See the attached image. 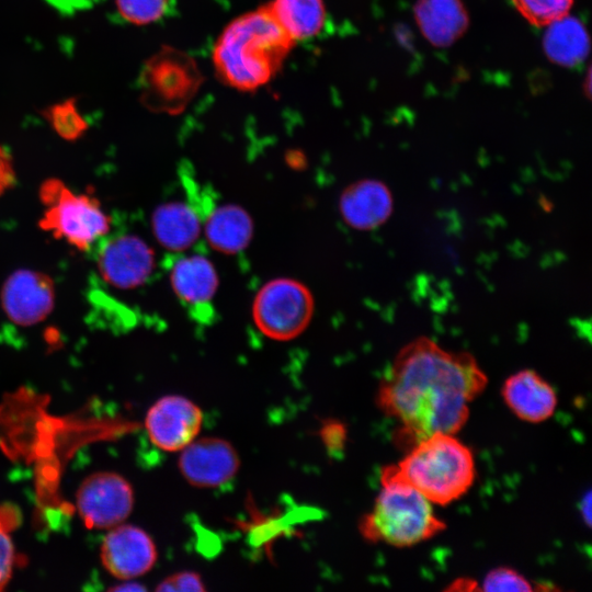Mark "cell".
<instances>
[{
	"label": "cell",
	"mask_w": 592,
	"mask_h": 592,
	"mask_svg": "<svg viewBox=\"0 0 592 592\" xmlns=\"http://www.w3.org/2000/svg\"><path fill=\"white\" fill-rule=\"evenodd\" d=\"M380 477L411 486L432 504L446 505L473 486L475 457L455 434L437 432L407 449L397 464L384 467Z\"/></svg>",
	"instance_id": "obj_3"
},
{
	"label": "cell",
	"mask_w": 592,
	"mask_h": 592,
	"mask_svg": "<svg viewBox=\"0 0 592 592\" xmlns=\"http://www.w3.org/2000/svg\"><path fill=\"white\" fill-rule=\"evenodd\" d=\"M170 282L174 294L197 320H208L212 300L218 286L214 264L204 255L179 257L170 266Z\"/></svg>",
	"instance_id": "obj_14"
},
{
	"label": "cell",
	"mask_w": 592,
	"mask_h": 592,
	"mask_svg": "<svg viewBox=\"0 0 592 592\" xmlns=\"http://www.w3.org/2000/svg\"><path fill=\"white\" fill-rule=\"evenodd\" d=\"M1 297L4 311L13 322L31 326L50 312L55 292L48 276L35 271L19 270L5 281Z\"/></svg>",
	"instance_id": "obj_13"
},
{
	"label": "cell",
	"mask_w": 592,
	"mask_h": 592,
	"mask_svg": "<svg viewBox=\"0 0 592 592\" xmlns=\"http://www.w3.org/2000/svg\"><path fill=\"white\" fill-rule=\"evenodd\" d=\"M512 2L531 24L546 26L568 15L573 0H512Z\"/></svg>",
	"instance_id": "obj_22"
},
{
	"label": "cell",
	"mask_w": 592,
	"mask_h": 592,
	"mask_svg": "<svg viewBox=\"0 0 592 592\" xmlns=\"http://www.w3.org/2000/svg\"><path fill=\"white\" fill-rule=\"evenodd\" d=\"M52 122L59 134L73 137L83 129V121L72 104L64 103L52 110Z\"/></svg>",
	"instance_id": "obj_25"
},
{
	"label": "cell",
	"mask_w": 592,
	"mask_h": 592,
	"mask_svg": "<svg viewBox=\"0 0 592 592\" xmlns=\"http://www.w3.org/2000/svg\"><path fill=\"white\" fill-rule=\"evenodd\" d=\"M45 212L39 226L78 250L93 249L103 239L111 219L98 200L77 194L59 180H47L39 190Z\"/></svg>",
	"instance_id": "obj_5"
},
{
	"label": "cell",
	"mask_w": 592,
	"mask_h": 592,
	"mask_svg": "<svg viewBox=\"0 0 592 592\" xmlns=\"http://www.w3.org/2000/svg\"><path fill=\"white\" fill-rule=\"evenodd\" d=\"M115 3L126 21L145 25L164 16L170 9L171 0H115Z\"/></svg>",
	"instance_id": "obj_23"
},
{
	"label": "cell",
	"mask_w": 592,
	"mask_h": 592,
	"mask_svg": "<svg viewBox=\"0 0 592 592\" xmlns=\"http://www.w3.org/2000/svg\"><path fill=\"white\" fill-rule=\"evenodd\" d=\"M543 47L553 62L576 67L588 56L589 36L578 19L566 15L548 25Z\"/></svg>",
	"instance_id": "obj_20"
},
{
	"label": "cell",
	"mask_w": 592,
	"mask_h": 592,
	"mask_svg": "<svg viewBox=\"0 0 592 592\" xmlns=\"http://www.w3.org/2000/svg\"><path fill=\"white\" fill-rule=\"evenodd\" d=\"M414 16L424 37L436 47L454 44L469 24L460 0H418Z\"/></svg>",
	"instance_id": "obj_18"
},
{
	"label": "cell",
	"mask_w": 592,
	"mask_h": 592,
	"mask_svg": "<svg viewBox=\"0 0 592 592\" xmlns=\"http://www.w3.org/2000/svg\"><path fill=\"white\" fill-rule=\"evenodd\" d=\"M94 248L101 276L115 287H137L145 284L152 274L153 252L137 236L121 235L110 239L104 237Z\"/></svg>",
	"instance_id": "obj_9"
},
{
	"label": "cell",
	"mask_w": 592,
	"mask_h": 592,
	"mask_svg": "<svg viewBox=\"0 0 592 592\" xmlns=\"http://www.w3.org/2000/svg\"><path fill=\"white\" fill-rule=\"evenodd\" d=\"M14 546L4 526L0 525V590L9 582L14 566Z\"/></svg>",
	"instance_id": "obj_27"
},
{
	"label": "cell",
	"mask_w": 592,
	"mask_h": 592,
	"mask_svg": "<svg viewBox=\"0 0 592 592\" xmlns=\"http://www.w3.org/2000/svg\"><path fill=\"white\" fill-rule=\"evenodd\" d=\"M314 312L310 291L289 277L269 281L257 293L252 318L267 338L287 341L298 337L309 325Z\"/></svg>",
	"instance_id": "obj_7"
},
{
	"label": "cell",
	"mask_w": 592,
	"mask_h": 592,
	"mask_svg": "<svg viewBox=\"0 0 592 592\" xmlns=\"http://www.w3.org/2000/svg\"><path fill=\"white\" fill-rule=\"evenodd\" d=\"M181 452L180 473L196 488L220 487L229 482L240 467L237 451L228 441L220 437L194 440Z\"/></svg>",
	"instance_id": "obj_11"
},
{
	"label": "cell",
	"mask_w": 592,
	"mask_h": 592,
	"mask_svg": "<svg viewBox=\"0 0 592 592\" xmlns=\"http://www.w3.org/2000/svg\"><path fill=\"white\" fill-rule=\"evenodd\" d=\"M203 81L195 60L182 50L164 47L147 60L141 76V98L153 111L180 113Z\"/></svg>",
	"instance_id": "obj_6"
},
{
	"label": "cell",
	"mask_w": 592,
	"mask_h": 592,
	"mask_svg": "<svg viewBox=\"0 0 592 592\" xmlns=\"http://www.w3.org/2000/svg\"><path fill=\"white\" fill-rule=\"evenodd\" d=\"M382 489L371 512L360 521L364 539L394 547H411L446 528L432 503L411 486L380 477Z\"/></svg>",
	"instance_id": "obj_4"
},
{
	"label": "cell",
	"mask_w": 592,
	"mask_h": 592,
	"mask_svg": "<svg viewBox=\"0 0 592 592\" xmlns=\"http://www.w3.org/2000/svg\"><path fill=\"white\" fill-rule=\"evenodd\" d=\"M266 4L276 22L295 42L316 36L326 23L323 0H272Z\"/></svg>",
	"instance_id": "obj_21"
},
{
	"label": "cell",
	"mask_w": 592,
	"mask_h": 592,
	"mask_svg": "<svg viewBox=\"0 0 592 592\" xmlns=\"http://www.w3.org/2000/svg\"><path fill=\"white\" fill-rule=\"evenodd\" d=\"M483 591H534L533 583L523 574L509 567L491 569L482 580Z\"/></svg>",
	"instance_id": "obj_24"
},
{
	"label": "cell",
	"mask_w": 592,
	"mask_h": 592,
	"mask_svg": "<svg viewBox=\"0 0 592 592\" xmlns=\"http://www.w3.org/2000/svg\"><path fill=\"white\" fill-rule=\"evenodd\" d=\"M111 591H144L146 588L139 583L125 582L121 585H116L110 589Z\"/></svg>",
	"instance_id": "obj_32"
},
{
	"label": "cell",
	"mask_w": 592,
	"mask_h": 592,
	"mask_svg": "<svg viewBox=\"0 0 592 592\" xmlns=\"http://www.w3.org/2000/svg\"><path fill=\"white\" fill-rule=\"evenodd\" d=\"M78 513L89 528H112L127 519L134 506L129 482L116 473L88 476L77 490Z\"/></svg>",
	"instance_id": "obj_8"
},
{
	"label": "cell",
	"mask_w": 592,
	"mask_h": 592,
	"mask_svg": "<svg viewBox=\"0 0 592 592\" xmlns=\"http://www.w3.org/2000/svg\"><path fill=\"white\" fill-rule=\"evenodd\" d=\"M394 200L379 180L366 179L350 184L341 194L339 210L344 221L357 230H372L388 220Z\"/></svg>",
	"instance_id": "obj_16"
},
{
	"label": "cell",
	"mask_w": 592,
	"mask_h": 592,
	"mask_svg": "<svg viewBox=\"0 0 592 592\" xmlns=\"http://www.w3.org/2000/svg\"><path fill=\"white\" fill-rule=\"evenodd\" d=\"M203 424V413L190 399L170 395L148 410L145 428L151 443L164 452L182 451L194 441Z\"/></svg>",
	"instance_id": "obj_10"
},
{
	"label": "cell",
	"mask_w": 592,
	"mask_h": 592,
	"mask_svg": "<svg viewBox=\"0 0 592 592\" xmlns=\"http://www.w3.org/2000/svg\"><path fill=\"white\" fill-rule=\"evenodd\" d=\"M322 439L329 449L342 451L346 441V429L339 422H328L321 430Z\"/></svg>",
	"instance_id": "obj_28"
},
{
	"label": "cell",
	"mask_w": 592,
	"mask_h": 592,
	"mask_svg": "<svg viewBox=\"0 0 592 592\" xmlns=\"http://www.w3.org/2000/svg\"><path fill=\"white\" fill-rule=\"evenodd\" d=\"M15 181L12 159L8 151L0 146V195L10 189Z\"/></svg>",
	"instance_id": "obj_29"
},
{
	"label": "cell",
	"mask_w": 592,
	"mask_h": 592,
	"mask_svg": "<svg viewBox=\"0 0 592 592\" xmlns=\"http://www.w3.org/2000/svg\"><path fill=\"white\" fill-rule=\"evenodd\" d=\"M157 548L150 535L130 524L110 530L101 545V561L115 578L132 580L147 573L157 560Z\"/></svg>",
	"instance_id": "obj_12"
},
{
	"label": "cell",
	"mask_w": 592,
	"mask_h": 592,
	"mask_svg": "<svg viewBox=\"0 0 592 592\" xmlns=\"http://www.w3.org/2000/svg\"><path fill=\"white\" fill-rule=\"evenodd\" d=\"M501 395L514 415L530 423L548 420L558 403L553 386L530 368L509 376L503 383Z\"/></svg>",
	"instance_id": "obj_15"
},
{
	"label": "cell",
	"mask_w": 592,
	"mask_h": 592,
	"mask_svg": "<svg viewBox=\"0 0 592 592\" xmlns=\"http://www.w3.org/2000/svg\"><path fill=\"white\" fill-rule=\"evenodd\" d=\"M488 384L468 352L449 351L428 337L402 346L382 377L376 403L399 425V447L409 449L437 432L456 434L469 418V406Z\"/></svg>",
	"instance_id": "obj_1"
},
{
	"label": "cell",
	"mask_w": 592,
	"mask_h": 592,
	"mask_svg": "<svg viewBox=\"0 0 592 592\" xmlns=\"http://www.w3.org/2000/svg\"><path fill=\"white\" fill-rule=\"evenodd\" d=\"M157 591H205L201 576L193 571L174 573L159 583Z\"/></svg>",
	"instance_id": "obj_26"
},
{
	"label": "cell",
	"mask_w": 592,
	"mask_h": 592,
	"mask_svg": "<svg viewBox=\"0 0 592 592\" xmlns=\"http://www.w3.org/2000/svg\"><path fill=\"white\" fill-rule=\"evenodd\" d=\"M151 225L156 239L164 249L182 252L200 237L203 215L195 204L169 202L155 209Z\"/></svg>",
	"instance_id": "obj_17"
},
{
	"label": "cell",
	"mask_w": 592,
	"mask_h": 592,
	"mask_svg": "<svg viewBox=\"0 0 592 592\" xmlns=\"http://www.w3.org/2000/svg\"><path fill=\"white\" fill-rule=\"evenodd\" d=\"M295 45L267 4L239 15L217 38L213 64L219 80L238 91H254L280 71Z\"/></svg>",
	"instance_id": "obj_2"
},
{
	"label": "cell",
	"mask_w": 592,
	"mask_h": 592,
	"mask_svg": "<svg viewBox=\"0 0 592 592\" xmlns=\"http://www.w3.org/2000/svg\"><path fill=\"white\" fill-rule=\"evenodd\" d=\"M580 513L583 515L587 524H590L591 521V493L588 492L581 503H580Z\"/></svg>",
	"instance_id": "obj_31"
},
{
	"label": "cell",
	"mask_w": 592,
	"mask_h": 592,
	"mask_svg": "<svg viewBox=\"0 0 592 592\" xmlns=\"http://www.w3.org/2000/svg\"><path fill=\"white\" fill-rule=\"evenodd\" d=\"M203 229L209 246L226 254L244 250L253 234L249 213L238 205L212 207L203 218Z\"/></svg>",
	"instance_id": "obj_19"
},
{
	"label": "cell",
	"mask_w": 592,
	"mask_h": 592,
	"mask_svg": "<svg viewBox=\"0 0 592 592\" xmlns=\"http://www.w3.org/2000/svg\"><path fill=\"white\" fill-rule=\"evenodd\" d=\"M449 590H456V591H471V590H480L478 584L470 579H464L459 578L457 581H454L452 585L448 588Z\"/></svg>",
	"instance_id": "obj_30"
}]
</instances>
